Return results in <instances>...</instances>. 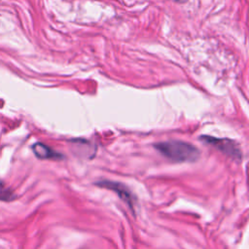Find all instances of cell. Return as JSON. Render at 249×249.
Masks as SVG:
<instances>
[{"instance_id": "2", "label": "cell", "mask_w": 249, "mask_h": 249, "mask_svg": "<svg viewBox=\"0 0 249 249\" xmlns=\"http://www.w3.org/2000/svg\"><path fill=\"white\" fill-rule=\"evenodd\" d=\"M95 185L103 188L110 190L118 195V196L129 207V209L134 212L135 209V203H136V197L130 191V189L121 183V182H116V181H111V180H100L98 182H95Z\"/></svg>"}, {"instance_id": "6", "label": "cell", "mask_w": 249, "mask_h": 249, "mask_svg": "<svg viewBox=\"0 0 249 249\" xmlns=\"http://www.w3.org/2000/svg\"><path fill=\"white\" fill-rule=\"evenodd\" d=\"M179 1H181V2H182V1H185V0H179Z\"/></svg>"}, {"instance_id": "3", "label": "cell", "mask_w": 249, "mask_h": 249, "mask_svg": "<svg viewBox=\"0 0 249 249\" xmlns=\"http://www.w3.org/2000/svg\"><path fill=\"white\" fill-rule=\"evenodd\" d=\"M199 138L206 144L215 147L222 153H224L233 159L241 158V151H240L238 145L233 140H231L228 138H216V137L208 136V135H201Z\"/></svg>"}, {"instance_id": "1", "label": "cell", "mask_w": 249, "mask_h": 249, "mask_svg": "<svg viewBox=\"0 0 249 249\" xmlns=\"http://www.w3.org/2000/svg\"><path fill=\"white\" fill-rule=\"evenodd\" d=\"M154 147L166 159L174 162L196 161L199 156V150L191 143L180 140H169L160 142Z\"/></svg>"}, {"instance_id": "4", "label": "cell", "mask_w": 249, "mask_h": 249, "mask_svg": "<svg viewBox=\"0 0 249 249\" xmlns=\"http://www.w3.org/2000/svg\"><path fill=\"white\" fill-rule=\"evenodd\" d=\"M32 151L34 155L40 160H60L62 155L53 150L51 147L47 146L44 143L37 142L32 145Z\"/></svg>"}, {"instance_id": "5", "label": "cell", "mask_w": 249, "mask_h": 249, "mask_svg": "<svg viewBox=\"0 0 249 249\" xmlns=\"http://www.w3.org/2000/svg\"><path fill=\"white\" fill-rule=\"evenodd\" d=\"M17 195L15 192L6 186V184L0 180V201L4 202H11L17 198Z\"/></svg>"}]
</instances>
